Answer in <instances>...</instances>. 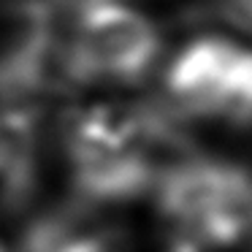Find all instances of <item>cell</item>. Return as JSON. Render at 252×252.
<instances>
[{
	"label": "cell",
	"instance_id": "7a4b0ae2",
	"mask_svg": "<svg viewBox=\"0 0 252 252\" xmlns=\"http://www.w3.org/2000/svg\"><path fill=\"white\" fill-rule=\"evenodd\" d=\"M168 95L176 111L252 127V52L220 38H201L174 60Z\"/></svg>",
	"mask_w": 252,
	"mask_h": 252
},
{
	"label": "cell",
	"instance_id": "3957f363",
	"mask_svg": "<svg viewBox=\"0 0 252 252\" xmlns=\"http://www.w3.org/2000/svg\"><path fill=\"white\" fill-rule=\"evenodd\" d=\"M225 17L239 28L252 30V0H225Z\"/></svg>",
	"mask_w": 252,
	"mask_h": 252
},
{
	"label": "cell",
	"instance_id": "6da1fadb",
	"mask_svg": "<svg viewBox=\"0 0 252 252\" xmlns=\"http://www.w3.org/2000/svg\"><path fill=\"white\" fill-rule=\"evenodd\" d=\"M158 33L144 14L114 0L76 3L65 49V76L73 82H133L158 57Z\"/></svg>",
	"mask_w": 252,
	"mask_h": 252
},
{
	"label": "cell",
	"instance_id": "277c9868",
	"mask_svg": "<svg viewBox=\"0 0 252 252\" xmlns=\"http://www.w3.org/2000/svg\"><path fill=\"white\" fill-rule=\"evenodd\" d=\"M0 252H3V247H0Z\"/></svg>",
	"mask_w": 252,
	"mask_h": 252
}]
</instances>
